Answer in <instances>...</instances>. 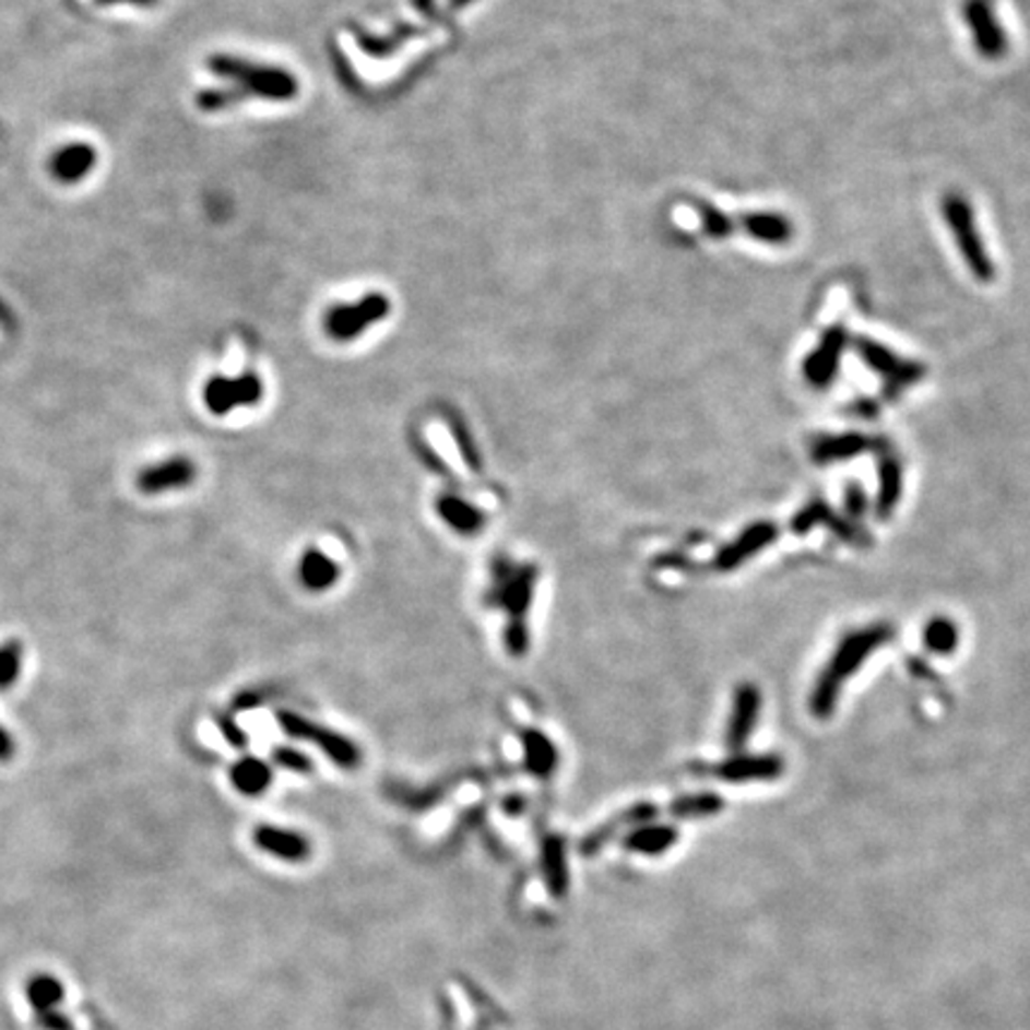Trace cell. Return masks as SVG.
Returning a JSON list of instances; mask_svg holds the SVG:
<instances>
[{"label":"cell","instance_id":"5b68a950","mask_svg":"<svg viewBox=\"0 0 1030 1030\" xmlns=\"http://www.w3.org/2000/svg\"><path fill=\"white\" fill-rule=\"evenodd\" d=\"M277 723L282 727V733L289 735L292 739H301V742H312L320 751H324L339 768H356L360 761V751L358 747L351 742L348 737L334 733V730L312 723L304 715H298L294 711H280L277 713Z\"/></svg>","mask_w":1030,"mask_h":1030},{"label":"cell","instance_id":"4fadbf2b","mask_svg":"<svg viewBox=\"0 0 1030 1030\" xmlns=\"http://www.w3.org/2000/svg\"><path fill=\"white\" fill-rule=\"evenodd\" d=\"M96 165L98 151L86 141H72L54 151L48 161V173L56 181H60V185H76V181H82L94 173Z\"/></svg>","mask_w":1030,"mask_h":1030},{"label":"cell","instance_id":"d590c367","mask_svg":"<svg viewBox=\"0 0 1030 1030\" xmlns=\"http://www.w3.org/2000/svg\"><path fill=\"white\" fill-rule=\"evenodd\" d=\"M217 727L223 730V735H225V739L229 742L232 747H244L246 745V735L237 727V723L227 719V715H217Z\"/></svg>","mask_w":1030,"mask_h":1030},{"label":"cell","instance_id":"f1b7e54d","mask_svg":"<svg viewBox=\"0 0 1030 1030\" xmlns=\"http://www.w3.org/2000/svg\"><path fill=\"white\" fill-rule=\"evenodd\" d=\"M244 98H249V96H246L239 88H203L199 91V96H196V106L205 113H220V110L237 106V103Z\"/></svg>","mask_w":1030,"mask_h":1030},{"label":"cell","instance_id":"cb8c5ba5","mask_svg":"<svg viewBox=\"0 0 1030 1030\" xmlns=\"http://www.w3.org/2000/svg\"><path fill=\"white\" fill-rule=\"evenodd\" d=\"M923 644L931 654L949 656L959 647V628L949 618H933L923 630Z\"/></svg>","mask_w":1030,"mask_h":1030},{"label":"cell","instance_id":"484cf974","mask_svg":"<svg viewBox=\"0 0 1030 1030\" xmlns=\"http://www.w3.org/2000/svg\"><path fill=\"white\" fill-rule=\"evenodd\" d=\"M673 842H675V830L666 826L642 828L628 838V844L632 847V850H640V852H663Z\"/></svg>","mask_w":1030,"mask_h":1030},{"label":"cell","instance_id":"7402d4cb","mask_svg":"<svg viewBox=\"0 0 1030 1030\" xmlns=\"http://www.w3.org/2000/svg\"><path fill=\"white\" fill-rule=\"evenodd\" d=\"M256 842L258 847H263L265 852L277 854L282 859H289V862H298V859L308 854V844L301 836L289 830H280L272 826H263L256 830Z\"/></svg>","mask_w":1030,"mask_h":1030},{"label":"cell","instance_id":"4316f807","mask_svg":"<svg viewBox=\"0 0 1030 1030\" xmlns=\"http://www.w3.org/2000/svg\"><path fill=\"white\" fill-rule=\"evenodd\" d=\"M418 34V29L411 27V24H401V27L391 34V36H368V34H363L358 36V44L360 48L365 50V54H370V56H387L391 54V50L399 48L403 42H409L411 36Z\"/></svg>","mask_w":1030,"mask_h":1030},{"label":"cell","instance_id":"44dd1931","mask_svg":"<svg viewBox=\"0 0 1030 1030\" xmlns=\"http://www.w3.org/2000/svg\"><path fill=\"white\" fill-rule=\"evenodd\" d=\"M229 780L232 785L244 794L265 792L272 782L270 763L258 759V756H244V759H239L229 768Z\"/></svg>","mask_w":1030,"mask_h":1030},{"label":"cell","instance_id":"7c38bea8","mask_svg":"<svg viewBox=\"0 0 1030 1030\" xmlns=\"http://www.w3.org/2000/svg\"><path fill=\"white\" fill-rule=\"evenodd\" d=\"M759 711H761V692L759 687L745 683L737 687L735 701H733V713H730V725L725 733V745L730 751H742V747L747 745V739L751 737L756 721H759Z\"/></svg>","mask_w":1030,"mask_h":1030},{"label":"cell","instance_id":"ba28073f","mask_svg":"<svg viewBox=\"0 0 1030 1030\" xmlns=\"http://www.w3.org/2000/svg\"><path fill=\"white\" fill-rule=\"evenodd\" d=\"M963 22L971 29L975 50L985 60H1002L1007 56L1009 38L997 20L993 0H967L963 3Z\"/></svg>","mask_w":1030,"mask_h":1030},{"label":"cell","instance_id":"3957f363","mask_svg":"<svg viewBox=\"0 0 1030 1030\" xmlns=\"http://www.w3.org/2000/svg\"><path fill=\"white\" fill-rule=\"evenodd\" d=\"M943 215H945V223L951 232V237L957 239L959 253L963 258V263L969 265L971 275L983 284L993 282L997 277V270H995L993 258H990L985 251V244H983L981 232H978L973 208L967 201V196L959 191L945 193Z\"/></svg>","mask_w":1030,"mask_h":1030},{"label":"cell","instance_id":"9c48e42d","mask_svg":"<svg viewBox=\"0 0 1030 1030\" xmlns=\"http://www.w3.org/2000/svg\"><path fill=\"white\" fill-rule=\"evenodd\" d=\"M854 346L859 354H862V358L868 363V368L880 372L885 380H888V389L897 391V394L902 389L921 382V377L925 375L923 363L899 358L895 351H890L888 346H883L878 342H873V339L868 336H859Z\"/></svg>","mask_w":1030,"mask_h":1030},{"label":"cell","instance_id":"8992f818","mask_svg":"<svg viewBox=\"0 0 1030 1030\" xmlns=\"http://www.w3.org/2000/svg\"><path fill=\"white\" fill-rule=\"evenodd\" d=\"M263 394V382L253 372H244L239 377L215 375L203 384V403L213 415H227L237 409L258 406Z\"/></svg>","mask_w":1030,"mask_h":1030},{"label":"cell","instance_id":"8fae6325","mask_svg":"<svg viewBox=\"0 0 1030 1030\" xmlns=\"http://www.w3.org/2000/svg\"><path fill=\"white\" fill-rule=\"evenodd\" d=\"M193 477H196L193 461H189L187 455H173V459H165L161 463L143 467L137 477V487L139 492L155 497V494L189 487Z\"/></svg>","mask_w":1030,"mask_h":1030},{"label":"cell","instance_id":"836d02e7","mask_svg":"<svg viewBox=\"0 0 1030 1030\" xmlns=\"http://www.w3.org/2000/svg\"><path fill=\"white\" fill-rule=\"evenodd\" d=\"M451 433L455 437V445H459L461 453H463V461L473 467V471H480L482 463H480V451L475 449V445L471 441V435L465 433L463 425L461 423H455L451 421Z\"/></svg>","mask_w":1030,"mask_h":1030},{"label":"cell","instance_id":"2e32d148","mask_svg":"<svg viewBox=\"0 0 1030 1030\" xmlns=\"http://www.w3.org/2000/svg\"><path fill=\"white\" fill-rule=\"evenodd\" d=\"M435 508L439 518L445 520L451 530L463 534V537H473V534H477L482 525H485V516H482L480 508L467 504L461 497H453V494H441Z\"/></svg>","mask_w":1030,"mask_h":1030},{"label":"cell","instance_id":"ffe728a7","mask_svg":"<svg viewBox=\"0 0 1030 1030\" xmlns=\"http://www.w3.org/2000/svg\"><path fill=\"white\" fill-rule=\"evenodd\" d=\"M523 751H525V766L532 776L549 778L556 771L558 751L554 747V742L544 733H540V730H525Z\"/></svg>","mask_w":1030,"mask_h":1030},{"label":"cell","instance_id":"f546056e","mask_svg":"<svg viewBox=\"0 0 1030 1030\" xmlns=\"http://www.w3.org/2000/svg\"><path fill=\"white\" fill-rule=\"evenodd\" d=\"M22 654L20 642L0 644V689H10L17 683L22 673Z\"/></svg>","mask_w":1030,"mask_h":1030},{"label":"cell","instance_id":"74e56055","mask_svg":"<svg viewBox=\"0 0 1030 1030\" xmlns=\"http://www.w3.org/2000/svg\"><path fill=\"white\" fill-rule=\"evenodd\" d=\"M98 5H132V8H153L158 0H96Z\"/></svg>","mask_w":1030,"mask_h":1030},{"label":"cell","instance_id":"603a6c76","mask_svg":"<svg viewBox=\"0 0 1030 1030\" xmlns=\"http://www.w3.org/2000/svg\"><path fill=\"white\" fill-rule=\"evenodd\" d=\"M899 497H902V465H899L895 455L883 453L880 492H878V504H876V511L883 520L892 516V511L899 504Z\"/></svg>","mask_w":1030,"mask_h":1030},{"label":"cell","instance_id":"d6a6232c","mask_svg":"<svg viewBox=\"0 0 1030 1030\" xmlns=\"http://www.w3.org/2000/svg\"><path fill=\"white\" fill-rule=\"evenodd\" d=\"M504 642L511 656H525L528 647H530V632L525 620H508L506 632H504Z\"/></svg>","mask_w":1030,"mask_h":1030},{"label":"cell","instance_id":"30bf717a","mask_svg":"<svg viewBox=\"0 0 1030 1030\" xmlns=\"http://www.w3.org/2000/svg\"><path fill=\"white\" fill-rule=\"evenodd\" d=\"M847 342H850V334H847V328L840 322L832 324L826 334L820 336L818 346L806 356L804 360V377L806 382L814 389H828L836 380V375L840 370V360L847 348Z\"/></svg>","mask_w":1030,"mask_h":1030},{"label":"cell","instance_id":"d4e9b609","mask_svg":"<svg viewBox=\"0 0 1030 1030\" xmlns=\"http://www.w3.org/2000/svg\"><path fill=\"white\" fill-rule=\"evenodd\" d=\"M723 808V800L713 792H701V794H689V797H680L671 804V812L675 816H709Z\"/></svg>","mask_w":1030,"mask_h":1030},{"label":"cell","instance_id":"6da1fadb","mask_svg":"<svg viewBox=\"0 0 1030 1030\" xmlns=\"http://www.w3.org/2000/svg\"><path fill=\"white\" fill-rule=\"evenodd\" d=\"M890 640H892L890 625H871V628L866 630H856L844 637L836 651V656L830 659L826 673L818 677V683L814 687L812 711L816 719H828V715L836 711L842 683L862 668V663L873 654V651Z\"/></svg>","mask_w":1030,"mask_h":1030},{"label":"cell","instance_id":"277c9868","mask_svg":"<svg viewBox=\"0 0 1030 1030\" xmlns=\"http://www.w3.org/2000/svg\"><path fill=\"white\" fill-rule=\"evenodd\" d=\"M534 584H537V568L516 566L513 560L497 558L492 566L489 602L506 608L508 620H525L534 596Z\"/></svg>","mask_w":1030,"mask_h":1030},{"label":"cell","instance_id":"e575fe53","mask_svg":"<svg viewBox=\"0 0 1030 1030\" xmlns=\"http://www.w3.org/2000/svg\"><path fill=\"white\" fill-rule=\"evenodd\" d=\"M847 511L852 513V518H862L864 511H866V497H864V489L859 487V485H850L847 487Z\"/></svg>","mask_w":1030,"mask_h":1030},{"label":"cell","instance_id":"7a4b0ae2","mask_svg":"<svg viewBox=\"0 0 1030 1030\" xmlns=\"http://www.w3.org/2000/svg\"><path fill=\"white\" fill-rule=\"evenodd\" d=\"M208 70L225 82H232L246 96L265 100H292L298 96V82L292 72L275 64L246 60L241 56L215 54L208 58Z\"/></svg>","mask_w":1030,"mask_h":1030},{"label":"cell","instance_id":"e0dca14e","mask_svg":"<svg viewBox=\"0 0 1030 1030\" xmlns=\"http://www.w3.org/2000/svg\"><path fill=\"white\" fill-rule=\"evenodd\" d=\"M339 566L320 549H306L298 560V580L308 592H324L339 580Z\"/></svg>","mask_w":1030,"mask_h":1030},{"label":"cell","instance_id":"5bb4252c","mask_svg":"<svg viewBox=\"0 0 1030 1030\" xmlns=\"http://www.w3.org/2000/svg\"><path fill=\"white\" fill-rule=\"evenodd\" d=\"M776 540H778V528L773 523H756L742 532L733 544H727L725 549H721V554L715 556V568L733 570L739 564H745V560L751 558L756 552H761L768 544H773Z\"/></svg>","mask_w":1030,"mask_h":1030},{"label":"cell","instance_id":"d6986e66","mask_svg":"<svg viewBox=\"0 0 1030 1030\" xmlns=\"http://www.w3.org/2000/svg\"><path fill=\"white\" fill-rule=\"evenodd\" d=\"M742 232L766 244H788L794 237L792 220L778 213H747L739 217Z\"/></svg>","mask_w":1030,"mask_h":1030},{"label":"cell","instance_id":"9a60e30c","mask_svg":"<svg viewBox=\"0 0 1030 1030\" xmlns=\"http://www.w3.org/2000/svg\"><path fill=\"white\" fill-rule=\"evenodd\" d=\"M785 771V761L780 756L763 754V756H733L723 763L715 766L719 773L727 782H749V780H776Z\"/></svg>","mask_w":1030,"mask_h":1030},{"label":"cell","instance_id":"ac0fdd59","mask_svg":"<svg viewBox=\"0 0 1030 1030\" xmlns=\"http://www.w3.org/2000/svg\"><path fill=\"white\" fill-rule=\"evenodd\" d=\"M873 447L871 437L850 433V435H836V437H820L814 441L812 455L816 463H838V461H850L852 455L864 453Z\"/></svg>","mask_w":1030,"mask_h":1030},{"label":"cell","instance_id":"8d00e7d4","mask_svg":"<svg viewBox=\"0 0 1030 1030\" xmlns=\"http://www.w3.org/2000/svg\"><path fill=\"white\" fill-rule=\"evenodd\" d=\"M12 751H15V745H12V737L8 730L0 725V761H5L12 756Z\"/></svg>","mask_w":1030,"mask_h":1030},{"label":"cell","instance_id":"52a82bcc","mask_svg":"<svg viewBox=\"0 0 1030 1030\" xmlns=\"http://www.w3.org/2000/svg\"><path fill=\"white\" fill-rule=\"evenodd\" d=\"M391 304L382 294H370L351 306H334L324 316V330L336 342H348L370 328L372 322L384 320L389 316Z\"/></svg>","mask_w":1030,"mask_h":1030},{"label":"cell","instance_id":"1f68e13d","mask_svg":"<svg viewBox=\"0 0 1030 1030\" xmlns=\"http://www.w3.org/2000/svg\"><path fill=\"white\" fill-rule=\"evenodd\" d=\"M272 763H277L280 768H286V771L294 773H310L312 771V761L304 751H298L294 747H277L272 749Z\"/></svg>","mask_w":1030,"mask_h":1030},{"label":"cell","instance_id":"4dcf8cb0","mask_svg":"<svg viewBox=\"0 0 1030 1030\" xmlns=\"http://www.w3.org/2000/svg\"><path fill=\"white\" fill-rule=\"evenodd\" d=\"M828 513H830L828 504H826L824 499H816V501L808 504V506L804 508V511L797 513V518L792 520V528H794V532H797V534H806L808 530H814L816 525L826 523Z\"/></svg>","mask_w":1030,"mask_h":1030},{"label":"cell","instance_id":"83f0119b","mask_svg":"<svg viewBox=\"0 0 1030 1030\" xmlns=\"http://www.w3.org/2000/svg\"><path fill=\"white\" fill-rule=\"evenodd\" d=\"M697 215L701 220L703 232H707L709 237H713V239L730 237V234H733L735 227H737V223L733 217L721 213L719 208L711 205V203H697Z\"/></svg>","mask_w":1030,"mask_h":1030}]
</instances>
